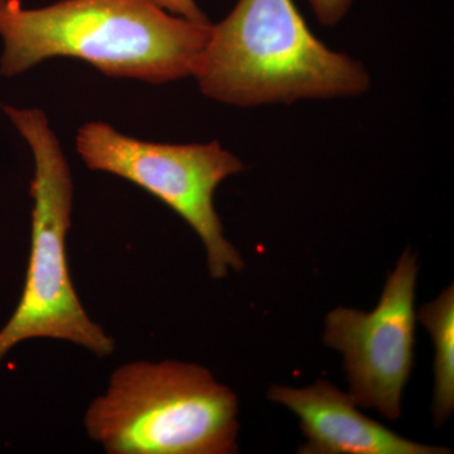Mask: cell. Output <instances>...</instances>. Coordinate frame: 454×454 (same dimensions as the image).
Segmentation results:
<instances>
[{
	"mask_svg": "<svg viewBox=\"0 0 454 454\" xmlns=\"http://www.w3.org/2000/svg\"><path fill=\"white\" fill-rule=\"evenodd\" d=\"M212 25L175 16L151 0H61L0 5V74L16 76L52 57H74L110 77L168 83L193 76Z\"/></svg>",
	"mask_w": 454,
	"mask_h": 454,
	"instance_id": "cell-1",
	"label": "cell"
},
{
	"mask_svg": "<svg viewBox=\"0 0 454 454\" xmlns=\"http://www.w3.org/2000/svg\"><path fill=\"white\" fill-rule=\"evenodd\" d=\"M205 97L240 107L354 98L372 79L364 65L316 37L293 0H238L193 74Z\"/></svg>",
	"mask_w": 454,
	"mask_h": 454,
	"instance_id": "cell-2",
	"label": "cell"
},
{
	"mask_svg": "<svg viewBox=\"0 0 454 454\" xmlns=\"http://www.w3.org/2000/svg\"><path fill=\"white\" fill-rule=\"evenodd\" d=\"M239 403L206 367L133 361L86 409L90 439L109 454L238 452Z\"/></svg>",
	"mask_w": 454,
	"mask_h": 454,
	"instance_id": "cell-3",
	"label": "cell"
},
{
	"mask_svg": "<svg viewBox=\"0 0 454 454\" xmlns=\"http://www.w3.org/2000/svg\"><path fill=\"white\" fill-rule=\"evenodd\" d=\"M3 109L31 148L35 176L28 269L20 303L0 330V363L12 348L33 339L66 340L98 358L110 356L115 340L90 318L68 270L74 181L67 158L46 114L13 106Z\"/></svg>",
	"mask_w": 454,
	"mask_h": 454,
	"instance_id": "cell-4",
	"label": "cell"
},
{
	"mask_svg": "<svg viewBox=\"0 0 454 454\" xmlns=\"http://www.w3.org/2000/svg\"><path fill=\"white\" fill-rule=\"evenodd\" d=\"M76 149L88 168L127 179L186 221L205 247L212 279L244 268L240 253L223 235L214 196L221 182L243 172L245 166L219 142H146L107 122L92 121L77 131Z\"/></svg>",
	"mask_w": 454,
	"mask_h": 454,
	"instance_id": "cell-5",
	"label": "cell"
},
{
	"mask_svg": "<svg viewBox=\"0 0 454 454\" xmlns=\"http://www.w3.org/2000/svg\"><path fill=\"white\" fill-rule=\"evenodd\" d=\"M417 258L405 250L372 312L333 309L325 342L343 355L349 395L390 420L402 417V395L414 365Z\"/></svg>",
	"mask_w": 454,
	"mask_h": 454,
	"instance_id": "cell-6",
	"label": "cell"
},
{
	"mask_svg": "<svg viewBox=\"0 0 454 454\" xmlns=\"http://www.w3.org/2000/svg\"><path fill=\"white\" fill-rule=\"evenodd\" d=\"M301 419L307 443L301 454H447V448L429 447L400 437L357 409L349 394L331 382L317 380L303 389L273 387L268 393Z\"/></svg>",
	"mask_w": 454,
	"mask_h": 454,
	"instance_id": "cell-7",
	"label": "cell"
},
{
	"mask_svg": "<svg viewBox=\"0 0 454 454\" xmlns=\"http://www.w3.org/2000/svg\"><path fill=\"white\" fill-rule=\"evenodd\" d=\"M418 319L432 336L435 348L434 402L433 413L438 426L446 422L454 409V289L453 286L428 304Z\"/></svg>",
	"mask_w": 454,
	"mask_h": 454,
	"instance_id": "cell-8",
	"label": "cell"
},
{
	"mask_svg": "<svg viewBox=\"0 0 454 454\" xmlns=\"http://www.w3.org/2000/svg\"><path fill=\"white\" fill-rule=\"evenodd\" d=\"M309 3L319 23L333 27L348 16L355 0H309Z\"/></svg>",
	"mask_w": 454,
	"mask_h": 454,
	"instance_id": "cell-9",
	"label": "cell"
},
{
	"mask_svg": "<svg viewBox=\"0 0 454 454\" xmlns=\"http://www.w3.org/2000/svg\"><path fill=\"white\" fill-rule=\"evenodd\" d=\"M151 2L175 16L184 17L193 22H210L195 0H151Z\"/></svg>",
	"mask_w": 454,
	"mask_h": 454,
	"instance_id": "cell-10",
	"label": "cell"
},
{
	"mask_svg": "<svg viewBox=\"0 0 454 454\" xmlns=\"http://www.w3.org/2000/svg\"><path fill=\"white\" fill-rule=\"evenodd\" d=\"M5 2H7V0H0V5H2L3 3H5Z\"/></svg>",
	"mask_w": 454,
	"mask_h": 454,
	"instance_id": "cell-11",
	"label": "cell"
}]
</instances>
